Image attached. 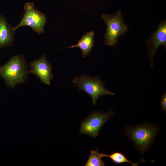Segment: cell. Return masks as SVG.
Returning <instances> with one entry per match:
<instances>
[{
  "label": "cell",
  "mask_w": 166,
  "mask_h": 166,
  "mask_svg": "<svg viewBox=\"0 0 166 166\" xmlns=\"http://www.w3.org/2000/svg\"><path fill=\"white\" fill-rule=\"evenodd\" d=\"M29 65V73L37 76L42 83L50 85L53 78L52 67L44 55H42L40 59L30 62Z\"/></svg>",
  "instance_id": "cell-7"
},
{
  "label": "cell",
  "mask_w": 166,
  "mask_h": 166,
  "mask_svg": "<svg viewBox=\"0 0 166 166\" xmlns=\"http://www.w3.org/2000/svg\"><path fill=\"white\" fill-rule=\"evenodd\" d=\"M24 14L20 22L14 27L15 31L22 26H29L38 34L44 32V26L47 23L46 16L36 10L34 3L29 2L24 6Z\"/></svg>",
  "instance_id": "cell-5"
},
{
  "label": "cell",
  "mask_w": 166,
  "mask_h": 166,
  "mask_svg": "<svg viewBox=\"0 0 166 166\" xmlns=\"http://www.w3.org/2000/svg\"><path fill=\"white\" fill-rule=\"evenodd\" d=\"M72 81L79 90L83 91L90 96L93 105H96L97 99L101 96L115 95L105 87V83L98 76L83 75L75 77Z\"/></svg>",
  "instance_id": "cell-3"
},
{
  "label": "cell",
  "mask_w": 166,
  "mask_h": 166,
  "mask_svg": "<svg viewBox=\"0 0 166 166\" xmlns=\"http://www.w3.org/2000/svg\"><path fill=\"white\" fill-rule=\"evenodd\" d=\"M101 17L107 26L105 45L110 46L115 45L118 43L119 36L128 30L122 18L121 11L119 10L113 15L104 14Z\"/></svg>",
  "instance_id": "cell-4"
},
{
  "label": "cell",
  "mask_w": 166,
  "mask_h": 166,
  "mask_svg": "<svg viewBox=\"0 0 166 166\" xmlns=\"http://www.w3.org/2000/svg\"><path fill=\"white\" fill-rule=\"evenodd\" d=\"M113 114L112 111L106 113L93 111L90 115L81 121L80 133L95 138L98 136L102 126Z\"/></svg>",
  "instance_id": "cell-6"
},
{
  "label": "cell",
  "mask_w": 166,
  "mask_h": 166,
  "mask_svg": "<svg viewBox=\"0 0 166 166\" xmlns=\"http://www.w3.org/2000/svg\"><path fill=\"white\" fill-rule=\"evenodd\" d=\"M148 47V53L151 60V68L153 65V60L156 51L160 45L166 47V22H161L157 30L153 33L151 37L146 41Z\"/></svg>",
  "instance_id": "cell-8"
},
{
  "label": "cell",
  "mask_w": 166,
  "mask_h": 166,
  "mask_svg": "<svg viewBox=\"0 0 166 166\" xmlns=\"http://www.w3.org/2000/svg\"><path fill=\"white\" fill-rule=\"evenodd\" d=\"M103 153H100L97 149L92 150L85 166H104L105 163L102 160Z\"/></svg>",
  "instance_id": "cell-11"
},
{
  "label": "cell",
  "mask_w": 166,
  "mask_h": 166,
  "mask_svg": "<svg viewBox=\"0 0 166 166\" xmlns=\"http://www.w3.org/2000/svg\"><path fill=\"white\" fill-rule=\"evenodd\" d=\"M29 73L26 60L22 55L14 56L6 63L0 66V75L10 88H14L18 84L24 82Z\"/></svg>",
  "instance_id": "cell-1"
},
{
  "label": "cell",
  "mask_w": 166,
  "mask_h": 166,
  "mask_svg": "<svg viewBox=\"0 0 166 166\" xmlns=\"http://www.w3.org/2000/svg\"><path fill=\"white\" fill-rule=\"evenodd\" d=\"M161 105L163 110L166 112V93L165 92L161 97Z\"/></svg>",
  "instance_id": "cell-13"
},
{
  "label": "cell",
  "mask_w": 166,
  "mask_h": 166,
  "mask_svg": "<svg viewBox=\"0 0 166 166\" xmlns=\"http://www.w3.org/2000/svg\"><path fill=\"white\" fill-rule=\"evenodd\" d=\"M126 134L137 149L144 152L150 147L159 131L157 127L152 124L144 123L134 127L125 128Z\"/></svg>",
  "instance_id": "cell-2"
},
{
  "label": "cell",
  "mask_w": 166,
  "mask_h": 166,
  "mask_svg": "<svg viewBox=\"0 0 166 166\" xmlns=\"http://www.w3.org/2000/svg\"><path fill=\"white\" fill-rule=\"evenodd\" d=\"M103 157H107L109 158L115 164H119L127 162L131 164L133 166H137L139 163L145 161L144 159H142L137 163L132 162L128 159L124 154L119 152H114L109 155L103 153Z\"/></svg>",
  "instance_id": "cell-12"
},
{
  "label": "cell",
  "mask_w": 166,
  "mask_h": 166,
  "mask_svg": "<svg viewBox=\"0 0 166 166\" xmlns=\"http://www.w3.org/2000/svg\"><path fill=\"white\" fill-rule=\"evenodd\" d=\"M15 31L14 27L8 23L6 17L0 15V49L11 45Z\"/></svg>",
  "instance_id": "cell-9"
},
{
  "label": "cell",
  "mask_w": 166,
  "mask_h": 166,
  "mask_svg": "<svg viewBox=\"0 0 166 166\" xmlns=\"http://www.w3.org/2000/svg\"><path fill=\"white\" fill-rule=\"evenodd\" d=\"M94 35L95 33L93 31L88 32L78 40L77 44L66 48H73L75 47L79 48L81 50L82 57L84 58L88 55L93 46Z\"/></svg>",
  "instance_id": "cell-10"
}]
</instances>
